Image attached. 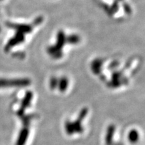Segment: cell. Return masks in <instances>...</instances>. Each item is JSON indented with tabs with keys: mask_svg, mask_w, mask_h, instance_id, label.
Here are the masks:
<instances>
[{
	"mask_svg": "<svg viewBox=\"0 0 145 145\" xmlns=\"http://www.w3.org/2000/svg\"><path fill=\"white\" fill-rule=\"evenodd\" d=\"M79 118L75 122H67L65 124L66 131L69 135H71L73 133H80L83 132V128L81 126V120L83 119L88 113V109H83L81 112H80Z\"/></svg>",
	"mask_w": 145,
	"mask_h": 145,
	"instance_id": "cell-1",
	"label": "cell"
},
{
	"mask_svg": "<svg viewBox=\"0 0 145 145\" xmlns=\"http://www.w3.org/2000/svg\"><path fill=\"white\" fill-rule=\"evenodd\" d=\"M28 128H25L22 130L20 134L19 137L18 138V141L16 142V145H24L26 143V139L28 137Z\"/></svg>",
	"mask_w": 145,
	"mask_h": 145,
	"instance_id": "cell-4",
	"label": "cell"
},
{
	"mask_svg": "<svg viewBox=\"0 0 145 145\" xmlns=\"http://www.w3.org/2000/svg\"><path fill=\"white\" fill-rule=\"evenodd\" d=\"M115 131V127L114 126H109L108 131H107V135L106 138V144L110 145L111 144L112 141V138L114 137V133Z\"/></svg>",
	"mask_w": 145,
	"mask_h": 145,
	"instance_id": "cell-5",
	"label": "cell"
},
{
	"mask_svg": "<svg viewBox=\"0 0 145 145\" xmlns=\"http://www.w3.org/2000/svg\"><path fill=\"white\" fill-rule=\"evenodd\" d=\"M32 95L30 92H28V93H26V96H25V97L23 99V102H22V107H21L20 110L18 112V115L21 116L22 114L23 113L24 109L26 108L27 107L30 105V101H31V99H32Z\"/></svg>",
	"mask_w": 145,
	"mask_h": 145,
	"instance_id": "cell-3",
	"label": "cell"
},
{
	"mask_svg": "<svg viewBox=\"0 0 145 145\" xmlns=\"http://www.w3.org/2000/svg\"><path fill=\"white\" fill-rule=\"evenodd\" d=\"M67 86H68L67 79H65V78H63V79H61V82H60V86H59L60 90L63 91L66 89L67 88Z\"/></svg>",
	"mask_w": 145,
	"mask_h": 145,
	"instance_id": "cell-7",
	"label": "cell"
},
{
	"mask_svg": "<svg viewBox=\"0 0 145 145\" xmlns=\"http://www.w3.org/2000/svg\"><path fill=\"white\" fill-rule=\"evenodd\" d=\"M28 84V81H8L0 80V88L3 87H12V86H26Z\"/></svg>",
	"mask_w": 145,
	"mask_h": 145,
	"instance_id": "cell-2",
	"label": "cell"
},
{
	"mask_svg": "<svg viewBox=\"0 0 145 145\" xmlns=\"http://www.w3.org/2000/svg\"><path fill=\"white\" fill-rule=\"evenodd\" d=\"M138 137L139 136L138 132L137 130H131V131L130 132L129 135H128V140H129L131 142L135 143L137 142L138 140Z\"/></svg>",
	"mask_w": 145,
	"mask_h": 145,
	"instance_id": "cell-6",
	"label": "cell"
}]
</instances>
